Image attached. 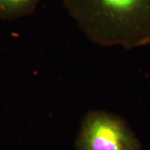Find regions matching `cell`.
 <instances>
[{
	"label": "cell",
	"mask_w": 150,
	"mask_h": 150,
	"mask_svg": "<svg viewBox=\"0 0 150 150\" xmlns=\"http://www.w3.org/2000/svg\"><path fill=\"white\" fill-rule=\"evenodd\" d=\"M41 0H0V18L15 20L34 13Z\"/></svg>",
	"instance_id": "3"
},
{
	"label": "cell",
	"mask_w": 150,
	"mask_h": 150,
	"mask_svg": "<svg viewBox=\"0 0 150 150\" xmlns=\"http://www.w3.org/2000/svg\"><path fill=\"white\" fill-rule=\"evenodd\" d=\"M76 150H143L123 118L103 110H91L83 117L75 142Z\"/></svg>",
	"instance_id": "2"
},
{
	"label": "cell",
	"mask_w": 150,
	"mask_h": 150,
	"mask_svg": "<svg viewBox=\"0 0 150 150\" xmlns=\"http://www.w3.org/2000/svg\"><path fill=\"white\" fill-rule=\"evenodd\" d=\"M92 43L134 48L150 44V0H63Z\"/></svg>",
	"instance_id": "1"
}]
</instances>
